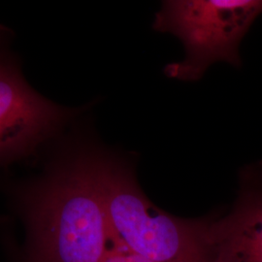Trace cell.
Segmentation results:
<instances>
[{
    "label": "cell",
    "mask_w": 262,
    "mask_h": 262,
    "mask_svg": "<svg viewBox=\"0 0 262 262\" xmlns=\"http://www.w3.org/2000/svg\"><path fill=\"white\" fill-rule=\"evenodd\" d=\"M207 241L215 262H262V172H242L234 205L211 215Z\"/></svg>",
    "instance_id": "5"
},
{
    "label": "cell",
    "mask_w": 262,
    "mask_h": 262,
    "mask_svg": "<svg viewBox=\"0 0 262 262\" xmlns=\"http://www.w3.org/2000/svg\"><path fill=\"white\" fill-rule=\"evenodd\" d=\"M103 262H154L130 253L121 246L113 244L112 248Z\"/></svg>",
    "instance_id": "6"
},
{
    "label": "cell",
    "mask_w": 262,
    "mask_h": 262,
    "mask_svg": "<svg viewBox=\"0 0 262 262\" xmlns=\"http://www.w3.org/2000/svg\"><path fill=\"white\" fill-rule=\"evenodd\" d=\"M94 182L113 244L154 262H215L207 241L211 215L183 219L156 206L142 190L133 166L91 145Z\"/></svg>",
    "instance_id": "2"
},
{
    "label": "cell",
    "mask_w": 262,
    "mask_h": 262,
    "mask_svg": "<svg viewBox=\"0 0 262 262\" xmlns=\"http://www.w3.org/2000/svg\"><path fill=\"white\" fill-rule=\"evenodd\" d=\"M18 205L24 226L19 262H103L112 248L91 145L70 150L24 184Z\"/></svg>",
    "instance_id": "1"
},
{
    "label": "cell",
    "mask_w": 262,
    "mask_h": 262,
    "mask_svg": "<svg viewBox=\"0 0 262 262\" xmlns=\"http://www.w3.org/2000/svg\"><path fill=\"white\" fill-rule=\"evenodd\" d=\"M261 14L262 0L163 1L152 28L176 36L185 48L184 59L165 66L164 74L198 82L215 62L240 67V44Z\"/></svg>",
    "instance_id": "3"
},
{
    "label": "cell",
    "mask_w": 262,
    "mask_h": 262,
    "mask_svg": "<svg viewBox=\"0 0 262 262\" xmlns=\"http://www.w3.org/2000/svg\"><path fill=\"white\" fill-rule=\"evenodd\" d=\"M80 112L38 94L0 44V165L32 156Z\"/></svg>",
    "instance_id": "4"
}]
</instances>
